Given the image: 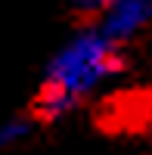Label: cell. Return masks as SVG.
I'll list each match as a JSON object with an SVG mask.
<instances>
[{
    "label": "cell",
    "instance_id": "1",
    "mask_svg": "<svg viewBox=\"0 0 152 155\" xmlns=\"http://www.w3.org/2000/svg\"><path fill=\"white\" fill-rule=\"evenodd\" d=\"M115 71H121V53L112 37L96 28L74 34L50 62L44 87L34 96V115L41 121L62 118L84 93Z\"/></svg>",
    "mask_w": 152,
    "mask_h": 155
},
{
    "label": "cell",
    "instance_id": "4",
    "mask_svg": "<svg viewBox=\"0 0 152 155\" xmlns=\"http://www.w3.org/2000/svg\"><path fill=\"white\" fill-rule=\"evenodd\" d=\"M25 134H28V124L25 121H6L3 127H0V146L16 143V140H22Z\"/></svg>",
    "mask_w": 152,
    "mask_h": 155
},
{
    "label": "cell",
    "instance_id": "3",
    "mask_svg": "<svg viewBox=\"0 0 152 155\" xmlns=\"http://www.w3.org/2000/svg\"><path fill=\"white\" fill-rule=\"evenodd\" d=\"M109 3L112 0H71V6H74V12H78L81 19H103V12L109 9Z\"/></svg>",
    "mask_w": 152,
    "mask_h": 155
},
{
    "label": "cell",
    "instance_id": "2",
    "mask_svg": "<svg viewBox=\"0 0 152 155\" xmlns=\"http://www.w3.org/2000/svg\"><path fill=\"white\" fill-rule=\"evenodd\" d=\"M152 19V0H112L103 12V31L112 41H127Z\"/></svg>",
    "mask_w": 152,
    "mask_h": 155
}]
</instances>
